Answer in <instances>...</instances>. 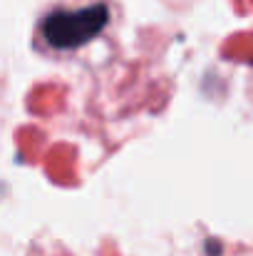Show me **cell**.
I'll return each mask as SVG.
<instances>
[{"label":"cell","mask_w":253,"mask_h":256,"mask_svg":"<svg viewBox=\"0 0 253 256\" xmlns=\"http://www.w3.org/2000/svg\"><path fill=\"white\" fill-rule=\"evenodd\" d=\"M107 22H109V8L104 2H92L77 10L57 8L42 18L40 35L47 48L70 52L94 40L107 28Z\"/></svg>","instance_id":"6da1fadb"}]
</instances>
